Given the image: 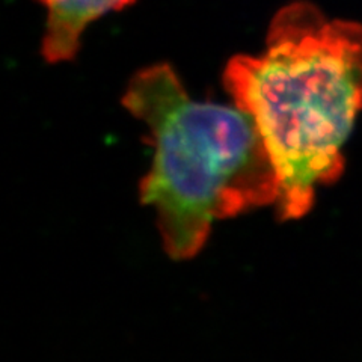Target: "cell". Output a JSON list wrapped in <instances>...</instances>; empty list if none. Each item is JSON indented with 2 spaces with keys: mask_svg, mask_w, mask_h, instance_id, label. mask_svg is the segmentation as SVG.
<instances>
[{
  "mask_svg": "<svg viewBox=\"0 0 362 362\" xmlns=\"http://www.w3.org/2000/svg\"><path fill=\"white\" fill-rule=\"evenodd\" d=\"M223 85L276 169L279 218L305 216L317 189L344 171L343 148L362 112V26L290 4L270 21L264 53L231 58Z\"/></svg>",
  "mask_w": 362,
  "mask_h": 362,
  "instance_id": "6da1fadb",
  "label": "cell"
},
{
  "mask_svg": "<svg viewBox=\"0 0 362 362\" xmlns=\"http://www.w3.org/2000/svg\"><path fill=\"white\" fill-rule=\"evenodd\" d=\"M122 105L151 133L154 160L141 199L156 210L171 258H194L214 221L278 202L276 169L239 107L192 100L168 64L136 73Z\"/></svg>",
  "mask_w": 362,
  "mask_h": 362,
  "instance_id": "7a4b0ae2",
  "label": "cell"
},
{
  "mask_svg": "<svg viewBox=\"0 0 362 362\" xmlns=\"http://www.w3.org/2000/svg\"><path fill=\"white\" fill-rule=\"evenodd\" d=\"M47 6V28L42 38L44 59L54 64L71 61L82 32L90 21L109 11H119L134 0H40Z\"/></svg>",
  "mask_w": 362,
  "mask_h": 362,
  "instance_id": "3957f363",
  "label": "cell"
}]
</instances>
